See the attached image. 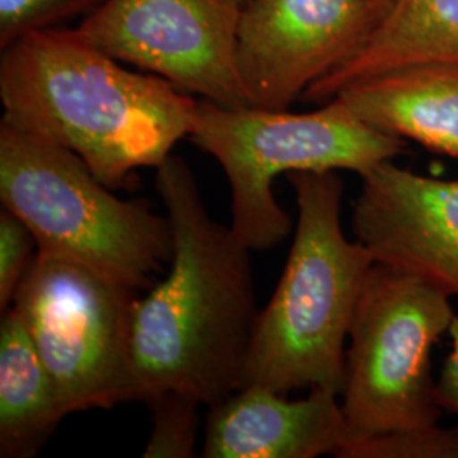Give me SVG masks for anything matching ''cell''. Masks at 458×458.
Segmentation results:
<instances>
[{
	"mask_svg": "<svg viewBox=\"0 0 458 458\" xmlns=\"http://www.w3.org/2000/svg\"><path fill=\"white\" fill-rule=\"evenodd\" d=\"M353 231L376 262L458 295V175L435 179L391 162L360 175Z\"/></svg>",
	"mask_w": 458,
	"mask_h": 458,
	"instance_id": "10",
	"label": "cell"
},
{
	"mask_svg": "<svg viewBox=\"0 0 458 458\" xmlns=\"http://www.w3.org/2000/svg\"><path fill=\"white\" fill-rule=\"evenodd\" d=\"M104 0H0V49L34 31L83 13H92Z\"/></svg>",
	"mask_w": 458,
	"mask_h": 458,
	"instance_id": "17",
	"label": "cell"
},
{
	"mask_svg": "<svg viewBox=\"0 0 458 458\" xmlns=\"http://www.w3.org/2000/svg\"><path fill=\"white\" fill-rule=\"evenodd\" d=\"M38 243L31 229L16 214L0 211V311L13 306L17 289L38 257Z\"/></svg>",
	"mask_w": 458,
	"mask_h": 458,
	"instance_id": "18",
	"label": "cell"
},
{
	"mask_svg": "<svg viewBox=\"0 0 458 458\" xmlns=\"http://www.w3.org/2000/svg\"><path fill=\"white\" fill-rule=\"evenodd\" d=\"M138 294L82 263L38 251L11 308L68 414L140 401L132 363Z\"/></svg>",
	"mask_w": 458,
	"mask_h": 458,
	"instance_id": "7",
	"label": "cell"
},
{
	"mask_svg": "<svg viewBox=\"0 0 458 458\" xmlns=\"http://www.w3.org/2000/svg\"><path fill=\"white\" fill-rule=\"evenodd\" d=\"M426 64L458 66V0H394L360 51L312 83L304 98L327 102L350 83Z\"/></svg>",
	"mask_w": 458,
	"mask_h": 458,
	"instance_id": "13",
	"label": "cell"
},
{
	"mask_svg": "<svg viewBox=\"0 0 458 458\" xmlns=\"http://www.w3.org/2000/svg\"><path fill=\"white\" fill-rule=\"evenodd\" d=\"M372 4H374V7H376L378 16L382 17L391 9L394 0H372Z\"/></svg>",
	"mask_w": 458,
	"mask_h": 458,
	"instance_id": "20",
	"label": "cell"
},
{
	"mask_svg": "<svg viewBox=\"0 0 458 458\" xmlns=\"http://www.w3.org/2000/svg\"><path fill=\"white\" fill-rule=\"evenodd\" d=\"M338 458H458V425L438 421L344 442Z\"/></svg>",
	"mask_w": 458,
	"mask_h": 458,
	"instance_id": "15",
	"label": "cell"
},
{
	"mask_svg": "<svg viewBox=\"0 0 458 458\" xmlns=\"http://www.w3.org/2000/svg\"><path fill=\"white\" fill-rule=\"evenodd\" d=\"M153 414L143 457L191 458L196 455L199 401L183 394L165 393L148 401Z\"/></svg>",
	"mask_w": 458,
	"mask_h": 458,
	"instance_id": "16",
	"label": "cell"
},
{
	"mask_svg": "<svg viewBox=\"0 0 458 458\" xmlns=\"http://www.w3.org/2000/svg\"><path fill=\"white\" fill-rule=\"evenodd\" d=\"M81 157L0 123V200L38 250L147 291L174 253L166 216L115 196Z\"/></svg>",
	"mask_w": 458,
	"mask_h": 458,
	"instance_id": "4",
	"label": "cell"
},
{
	"mask_svg": "<svg viewBox=\"0 0 458 458\" xmlns=\"http://www.w3.org/2000/svg\"><path fill=\"white\" fill-rule=\"evenodd\" d=\"M372 0H248L236 60L250 104L284 111L374 33Z\"/></svg>",
	"mask_w": 458,
	"mask_h": 458,
	"instance_id": "9",
	"label": "cell"
},
{
	"mask_svg": "<svg viewBox=\"0 0 458 458\" xmlns=\"http://www.w3.org/2000/svg\"><path fill=\"white\" fill-rule=\"evenodd\" d=\"M287 181L297 200L294 240L259 314L242 387L342 394L350 327L376 259L344 234L336 172H295Z\"/></svg>",
	"mask_w": 458,
	"mask_h": 458,
	"instance_id": "3",
	"label": "cell"
},
{
	"mask_svg": "<svg viewBox=\"0 0 458 458\" xmlns=\"http://www.w3.org/2000/svg\"><path fill=\"white\" fill-rule=\"evenodd\" d=\"M452 348L437 377V399L443 412L458 416V316L450 327Z\"/></svg>",
	"mask_w": 458,
	"mask_h": 458,
	"instance_id": "19",
	"label": "cell"
},
{
	"mask_svg": "<svg viewBox=\"0 0 458 458\" xmlns=\"http://www.w3.org/2000/svg\"><path fill=\"white\" fill-rule=\"evenodd\" d=\"M2 123L66 148L111 189L158 168L196 126L199 98L132 72L73 30L19 38L0 56Z\"/></svg>",
	"mask_w": 458,
	"mask_h": 458,
	"instance_id": "2",
	"label": "cell"
},
{
	"mask_svg": "<svg viewBox=\"0 0 458 458\" xmlns=\"http://www.w3.org/2000/svg\"><path fill=\"white\" fill-rule=\"evenodd\" d=\"M65 418L55 384L14 308L0 319V457L31 458Z\"/></svg>",
	"mask_w": 458,
	"mask_h": 458,
	"instance_id": "14",
	"label": "cell"
},
{
	"mask_svg": "<svg viewBox=\"0 0 458 458\" xmlns=\"http://www.w3.org/2000/svg\"><path fill=\"white\" fill-rule=\"evenodd\" d=\"M155 189L174 233L164 277L132 308V363L140 403L183 394L213 406L242 387L260 310L250 251L208 213L191 166L170 155Z\"/></svg>",
	"mask_w": 458,
	"mask_h": 458,
	"instance_id": "1",
	"label": "cell"
},
{
	"mask_svg": "<svg viewBox=\"0 0 458 458\" xmlns=\"http://www.w3.org/2000/svg\"><path fill=\"white\" fill-rule=\"evenodd\" d=\"M457 314L428 278L376 262L350 327L342 389L346 438L361 440L435 423L431 357Z\"/></svg>",
	"mask_w": 458,
	"mask_h": 458,
	"instance_id": "6",
	"label": "cell"
},
{
	"mask_svg": "<svg viewBox=\"0 0 458 458\" xmlns=\"http://www.w3.org/2000/svg\"><path fill=\"white\" fill-rule=\"evenodd\" d=\"M189 140L211 155L231 187V229L251 251L270 250L293 231L274 196L278 175L350 170L359 175L406 151L401 138L378 131L336 100L294 114L255 106L226 107L199 98Z\"/></svg>",
	"mask_w": 458,
	"mask_h": 458,
	"instance_id": "5",
	"label": "cell"
},
{
	"mask_svg": "<svg viewBox=\"0 0 458 458\" xmlns=\"http://www.w3.org/2000/svg\"><path fill=\"white\" fill-rule=\"evenodd\" d=\"M340 394L311 389L289 399L262 386H243L206 418L204 458L336 457L346 438Z\"/></svg>",
	"mask_w": 458,
	"mask_h": 458,
	"instance_id": "11",
	"label": "cell"
},
{
	"mask_svg": "<svg viewBox=\"0 0 458 458\" xmlns=\"http://www.w3.org/2000/svg\"><path fill=\"white\" fill-rule=\"evenodd\" d=\"M233 2H236V4H238V5H240V7H243V5H245L246 2H248V0H233Z\"/></svg>",
	"mask_w": 458,
	"mask_h": 458,
	"instance_id": "21",
	"label": "cell"
},
{
	"mask_svg": "<svg viewBox=\"0 0 458 458\" xmlns=\"http://www.w3.org/2000/svg\"><path fill=\"white\" fill-rule=\"evenodd\" d=\"M331 100L374 130L458 158V66L395 68L350 83Z\"/></svg>",
	"mask_w": 458,
	"mask_h": 458,
	"instance_id": "12",
	"label": "cell"
},
{
	"mask_svg": "<svg viewBox=\"0 0 458 458\" xmlns=\"http://www.w3.org/2000/svg\"><path fill=\"white\" fill-rule=\"evenodd\" d=\"M240 14L233 0H104L73 33L187 94L246 107L236 60Z\"/></svg>",
	"mask_w": 458,
	"mask_h": 458,
	"instance_id": "8",
	"label": "cell"
}]
</instances>
